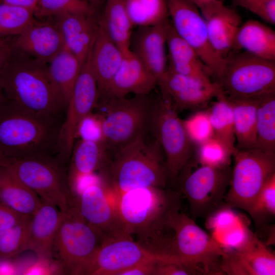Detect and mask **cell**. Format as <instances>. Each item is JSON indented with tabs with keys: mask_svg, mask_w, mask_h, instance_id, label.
I'll return each instance as SVG.
<instances>
[{
	"mask_svg": "<svg viewBox=\"0 0 275 275\" xmlns=\"http://www.w3.org/2000/svg\"><path fill=\"white\" fill-rule=\"evenodd\" d=\"M76 139L105 144L103 118L99 113L92 112L80 120L75 131Z\"/></svg>",
	"mask_w": 275,
	"mask_h": 275,
	"instance_id": "obj_44",
	"label": "cell"
},
{
	"mask_svg": "<svg viewBox=\"0 0 275 275\" xmlns=\"http://www.w3.org/2000/svg\"><path fill=\"white\" fill-rule=\"evenodd\" d=\"M96 10L95 6L86 0H38L34 15L43 17L73 13L92 14Z\"/></svg>",
	"mask_w": 275,
	"mask_h": 275,
	"instance_id": "obj_40",
	"label": "cell"
},
{
	"mask_svg": "<svg viewBox=\"0 0 275 275\" xmlns=\"http://www.w3.org/2000/svg\"><path fill=\"white\" fill-rule=\"evenodd\" d=\"M231 175L230 167L219 169L200 165L193 171L183 169L176 181L187 200L193 219L206 218L225 203Z\"/></svg>",
	"mask_w": 275,
	"mask_h": 275,
	"instance_id": "obj_12",
	"label": "cell"
},
{
	"mask_svg": "<svg viewBox=\"0 0 275 275\" xmlns=\"http://www.w3.org/2000/svg\"><path fill=\"white\" fill-rule=\"evenodd\" d=\"M153 103L147 95L98 98L96 107L102 116L104 142L108 150L115 152L144 137Z\"/></svg>",
	"mask_w": 275,
	"mask_h": 275,
	"instance_id": "obj_7",
	"label": "cell"
},
{
	"mask_svg": "<svg viewBox=\"0 0 275 275\" xmlns=\"http://www.w3.org/2000/svg\"><path fill=\"white\" fill-rule=\"evenodd\" d=\"M39 197L6 166L0 169V203L23 215L31 217L41 204Z\"/></svg>",
	"mask_w": 275,
	"mask_h": 275,
	"instance_id": "obj_28",
	"label": "cell"
},
{
	"mask_svg": "<svg viewBox=\"0 0 275 275\" xmlns=\"http://www.w3.org/2000/svg\"><path fill=\"white\" fill-rule=\"evenodd\" d=\"M133 26L157 25L169 19L166 0H124Z\"/></svg>",
	"mask_w": 275,
	"mask_h": 275,
	"instance_id": "obj_34",
	"label": "cell"
},
{
	"mask_svg": "<svg viewBox=\"0 0 275 275\" xmlns=\"http://www.w3.org/2000/svg\"><path fill=\"white\" fill-rule=\"evenodd\" d=\"M5 98H6V97L5 96L3 91L0 86V105L2 103V102L4 101Z\"/></svg>",
	"mask_w": 275,
	"mask_h": 275,
	"instance_id": "obj_55",
	"label": "cell"
},
{
	"mask_svg": "<svg viewBox=\"0 0 275 275\" xmlns=\"http://www.w3.org/2000/svg\"><path fill=\"white\" fill-rule=\"evenodd\" d=\"M48 63L49 77L66 109L82 65L65 46Z\"/></svg>",
	"mask_w": 275,
	"mask_h": 275,
	"instance_id": "obj_30",
	"label": "cell"
},
{
	"mask_svg": "<svg viewBox=\"0 0 275 275\" xmlns=\"http://www.w3.org/2000/svg\"><path fill=\"white\" fill-rule=\"evenodd\" d=\"M61 125L5 98L0 105V155L5 159L51 157Z\"/></svg>",
	"mask_w": 275,
	"mask_h": 275,
	"instance_id": "obj_2",
	"label": "cell"
},
{
	"mask_svg": "<svg viewBox=\"0 0 275 275\" xmlns=\"http://www.w3.org/2000/svg\"><path fill=\"white\" fill-rule=\"evenodd\" d=\"M52 257H38V260L31 266L24 269L23 274H64L60 264Z\"/></svg>",
	"mask_w": 275,
	"mask_h": 275,
	"instance_id": "obj_46",
	"label": "cell"
},
{
	"mask_svg": "<svg viewBox=\"0 0 275 275\" xmlns=\"http://www.w3.org/2000/svg\"><path fill=\"white\" fill-rule=\"evenodd\" d=\"M161 96L168 98L175 109H193L205 106L222 93L214 81L183 75L168 69Z\"/></svg>",
	"mask_w": 275,
	"mask_h": 275,
	"instance_id": "obj_18",
	"label": "cell"
},
{
	"mask_svg": "<svg viewBox=\"0 0 275 275\" xmlns=\"http://www.w3.org/2000/svg\"><path fill=\"white\" fill-rule=\"evenodd\" d=\"M240 49L275 62V32L257 20H247L241 24L235 39L233 50Z\"/></svg>",
	"mask_w": 275,
	"mask_h": 275,
	"instance_id": "obj_29",
	"label": "cell"
},
{
	"mask_svg": "<svg viewBox=\"0 0 275 275\" xmlns=\"http://www.w3.org/2000/svg\"><path fill=\"white\" fill-rule=\"evenodd\" d=\"M105 237L82 217L74 205L64 215L53 240L51 256L64 274L84 275Z\"/></svg>",
	"mask_w": 275,
	"mask_h": 275,
	"instance_id": "obj_6",
	"label": "cell"
},
{
	"mask_svg": "<svg viewBox=\"0 0 275 275\" xmlns=\"http://www.w3.org/2000/svg\"><path fill=\"white\" fill-rule=\"evenodd\" d=\"M180 196L179 191L166 187L140 188L114 196L115 205L127 234L149 252L164 258L172 215L181 208Z\"/></svg>",
	"mask_w": 275,
	"mask_h": 275,
	"instance_id": "obj_1",
	"label": "cell"
},
{
	"mask_svg": "<svg viewBox=\"0 0 275 275\" xmlns=\"http://www.w3.org/2000/svg\"><path fill=\"white\" fill-rule=\"evenodd\" d=\"M5 165V158L0 155V169Z\"/></svg>",
	"mask_w": 275,
	"mask_h": 275,
	"instance_id": "obj_56",
	"label": "cell"
},
{
	"mask_svg": "<svg viewBox=\"0 0 275 275\" xmlns=\"http://www.w3.org/2000/svg\"><path fill=\"white\" fill-rule=\"evenodd\" d=\"M92 14H66L57 16L65 47L82 65L92 48L97 31L98 19Z\"/></svg>",
	"mask_w": 275,
	"mask_h": 275,
	"instance_id": "obj_23",
	"label": "cell"
},
{
	"mask_svg": "<svg viewBox=\"0 0 275 275\" xmlns=\"http://www.w3.org/2000/svg\"><path fill=\"white\" fill-rule=\"evenodd\" d=\"M187 136L197 147L214 135L207 111H198L182 120Z\"/></svg>",
	"mask_w": 275,
	"mask_h": 275,
	"instance_id": "obj_41",
	"label": "cell"
},
{
	"mask_svg": "<svg viewBox=\"0 0 275 275\" xmlns=\"http://www.w3.org/2000/svg\"><path fill=\"white\" fill-rule=\"evenodd\" d=\"M169 19L163 23L138 27L132 32L130 50L155 77L160 90L168 70L166 34Z\"/></svg>",
	"mask_w": 275,
	"mask_h": 275,
	"instance_id": "obj_17",
	"label": "cell"
},
{
	"mask_svg": "<svg viewBox=\"0 0 275 275\" xmlns=\"http://www.w3.org/2000/svg\"><path fill=\"white\" fill-rule=\"evenodd\" d=\"M67 170L70 188L80 178L106 170L111 158L103 143L78 140L73 145Z\"/></svg>",
	"mask_w": 275,
	"mask_h": 275,
	"instance_id": "obj_27",
	"label": "cell"
},
{
	"mask_svg": "<svg viewBox=\"0 0 275 275\" xmlns=\"http://www.w3.org/2000/svg\"><path fill=\"white\" fill-rule=\"evenodd\" d=\"M124 55L108 35L100 17L90 52L91 66L97 83L99 96L105 91L119 68Z\"/></svg>",
	"mask_w": 275,
	"mask_h": 275,
	"instance_id": "obj_24",
	"label": "cell"
},
{
	"mask_svg": "<svg viewBox=\"0 0 275 275\" xmlns=\"http://www.w3.org/2000/svg\"><path fill=\"white\" fill-rule=\"evenodd\" d=\"M205 225L211 236L221 233L237 225L244 219L234 208L224 203L206 217Z\"/></svg>",
	"mask_w": 275,
	"mask_h": 275,
	"instance_id": "obj_43",
	"label": "cell"
},
{
	"mask_svg": "<svg viewBox=\"0 0 275 275\" xmlns=\"http://www.w3.org/2000/svg\"><path fill=\"white\" fill-rule=\"evenodd\" d=\"M195 6H196L199 9L206 6L212 3H213L218 1L224 0H187Z\"/></svg>",
	"mask_w": 275,
	"mask_h": 275,
	"instance_id": "obj_53",
	"label": "cell"
},
{
	"mask_svg": "<svg viewBox=\"0 0 275 275\" xmlns=\"http://www.w3.org/2000/svg\"><path fill=\"white\" fill-rule=\"evenodd\" d=\"M156 86L155 77L130 50L124 54L119 68L99 98L125 97L129 94L148 95Z\"/></svg>",
	"mask_w": 275,
	"mask_h": 275,
	"instance_id": "obj_21",
	"label": "cell"
},
{
	"mask_svg": "<svg viewBox=\"0 0 275 275\" xmlns=\"http://www.w3.org/2000/svg\"><path fill=\"white\" fill-rule=\"evenodd\" d=\"M11 259L0 258V274H20V269Z\"/></svg>",
	"mask_w": 275,
	"mask_h": 275,
	"instance_id": "obj_50",
	"label": "cell"
},
{
	"mask_svg": "<svg viewBox=\"0 0 275 275\" xmlns=\"http://www.w3.org/2000/svg\"><path fill=\"white\" fill-rule=\"evenodd\" d=\"M255 235L244 219L227 231L212 238L224 252L239 250L244 246Z\"/></svg>",
	"mask_w": 275,
	"mask_h": 275,
	"instance_id": "obj_42",
	"label": "cell"
},
{
	"mask_svg": "<svg viewBox=\"0 0 275 275\" xmlns=\"http://www.w3.org/2000/svg\"><path fill=\"white\" fill-rule=\"evenodd\" d=\"M236 151L214 135L197 146L196 162L200 165L212 168H227L230 167L232 156Z\"/></svg>",
	"mask_w": 275,
	"mask_h": 275,
	"instance_id": "obj_36",
	"label": "cell"
},
{
	"mask_svg": "<svg viewBox=\"0 0 275 275\" xmlns=\"http://www.w3.org/2000/svg\"><path fill=\"white\" fill-rule=\"evenodd\" d=\"M5 3L31 9L35 11L38 0H0Z\"/></svg>",
	"mask_w": 275,
	"mask_h": 275,
	"instance_id": "obj_52",
	"label": "cell"
},
{
	"mask_svg": "<svg viewBox=\"0 0 275 275\" xmlns=\"http://www.w3.org/2000/svg\"><path fill=\"white\" fill-rule=\"evenodd\" d=\"M63 215L57 206L42 201L30 219L28 250L34 252L38 257H51L52 243Z\"/></svg>",
	"mask_w": 275,
	"mask_h": 275,
	"instance_id": "obj_25",
	"label": "cell"
},
{
	"mask_svg": "<svg viewBox=\"0 0 275 275\" xmlns=\"http://www.w3.org/2000/svg\"><path fill=\"white\" fill-rule=\"evenodd\" d=\"M166 43L168 69L183 75L213 81L209 69L191 47L177 34L170 20L167 29Z\"/></svg>",
	"mask_w": 275,
	"mask_h": 275,
	"instance_id": "obj_26",
	"label": "cell"
},
{
	"mask_svg": "<svg viewBox=\"0 0 275 275\" xmlns=\"http://www.w3.org/2000/svg\"><path fill=\"white\" fill-rule=\"evenodd\" d=\"M160 261L167 260L155 259L144 261L123 270L119 275H155L157 264Z\"/></svg>",
	"mask_w": 275,
	"mask_h": 275,
	"instance_id": "obj_49",
	"label": "cell"
},
{
	"mask_svg": "<svg viewBox=\"0 0 275 275\" xmlns=\"http://www.w3.org/2000/svg\"><path fill=\"white\" fill-rule=\"evenodd\" d=\"M5 96L34 114L56 117L64 108L46 64L34 59H12L0 73Z\"/></svg>",
	"mask_w": 275,
	"mask_h": 275,
	"instance_id": "obj_4",
	"label": "cell"
},
{
	"mask_svg": "<svg viewBox=\"0 0 275 275\" xmlns=\"http://www.w3.org/2000/svg\"><path fill=\"white\" fill-rule=\"evenodd\" d=\"M171 23L177 34L198 54L214 81L220 75L224 60L209 42L205 20L199 9L187 0H166Z\"/></svg>",
	"mask_w": 275,
	"mask_h": 275,
	"instance_id": "obj_15",
	"label": "cell"
},
{
	"mask_svg": "<svg viewBox=\"0 0 275 275\" xmlns=\"http://www.w3.org/2000/svg\"><path fill=\"white\" fill-rule=\"evenodd\" d=\"M227 205L246 211L268 179L275 173V154L255 149L239 150L233 154Z\"/></svg>",
	"mask_w": 275,
	"mask_h": 275,
	"instance_id": "obj_11",
	"label": "cell"
},
{
	"mask_svg": "<svg viewBox=\"0 0 275 275\" xmlns=\"http://www.w3.org/2000/svg\"><path fill=\"white\" fill-rule=\"evenodd\" d=\"M256 129L253 149L275 154V92L259 98Z\"/></svg>",
	"mask_w": 275,
	"mask_h": 275,
	"instance_id": "obj_33",
	"label": "cell"
},
{
	"mask_svg": "<svg viewBox=\"0 0 275 275\" xmlns=\"http://www.w3.org/2000/svg\"><path fill=\"white\" fill-rule=\"evenodd\" d=\"M199 10L205 20L211 46L219 57L225 59L233 50L235 37L242 24L240 15L222 1L212 3Z\"/></svg>",
	"mask_w": 275,
	"mask_h": 275,
	"instance_id": "obj_20",
	"label": "cell"
},
{
	"mask_svg": "<svg viewBox=\"0 0 275 275\" xmlns=\"http://www.w3.org/2000/svg\"><path fill=\"white\" fill-rule=\"evenodd\" d=\"M14 47L33 59L48 63L64 47L58 25L35 20L17 36Z\"/></svg>",
	"mask_w": 275,
	"mask_h": 275,
	"instance_id": "obj_22",
	"label": "cell"
},
{
	"mask_svg": "<svg viewBox=\"0 0 275 275\" xmlns=\"http://www.w3.org/2000/svg\"><path fill=\"white\" fill-rule=\"evenodd\" d=\"M30 217L20 214L0 203V231Z\"/></svg>",
	"mask_w": 275,
	"mask_h": 275,
	"instance_id": "obj_48",
	"label": "cell"
},
{
	"mask_svg": "<svg viewBox=\"0 0 275 275\" xmlns=\"http://www.w3.org/2000/svg\"><path fill=\"white\" fill-rule=\"evenodd\" d=\"M161 259L149 252L128 234L104 238L87 267L84 275H119L143 262Z\"/></svg>",
	"mask_w": 275,
	"mask_h": 275,
	"instance_id": "obj_16",
	"label": "cell"
},
{
	"mask_svg": "<svg viewBox=\"0 0 275 275\" xmlns=\"http://www.w3.org/2000/svg\"><path fill=\"white\" fill-rule=\"evenodd\" d=\"M259 98L228 99L233 108L234 130L239 150L253 149L257 139V113Z\"/></svg>",
	"mask_w": 275,
	"mask_h": 275,
	"instance_id": "obj_31",
	"label": "cell"
},
{
	"mask_svg": "<svg viewBox=\"0 0 275 275\" xmlns=\"http://www.w3.org/2000/svg\"><path fill=\"white\" fill-rule=\"evenodd\" d=\"M252 0H233V4L234 6H243L248 2Z\"/></svg>",
	"mask_w": 275,
	"mask_h": 275,
	"instance_id": "obj_54",
	"label": "cell"
},
{
	"mask_svg": "<svg viewBox=\"0 0 275 275\" xmlns=\"http://www.w3.org/2000/svg\"><path fill=\"white\" fill-rule=\"evenodd\" d=\"M32 9L0 1V37L19 35L35 19Z\"/></svg>",
	"mask_w": 275,
	"mask_h": 275,
	"instance_id": "obj_37",
	"label": "cell"
},
{
	"mask_svg": "<svg viewBox=\"0 0 275 275\" xmlns=\"http://www.w3.org/2000/svg\"><path fill=\"white\" fill-rule=\"evenodd\" d=\"M5 165L42 201L57 206L63 212L74 206L67 170L51 157L6 159Z\"/></svg>",
	"mask_w": 275,
	"mask_h": 275,
	"instance_id": "obj_9",
	"label": "cell"
},
{
	"mask_svg": "<svg viewBox=\"0 0 275 275\" xmlns=\"http://www.w3.org/2000/svg\"><path fill=\"white\" fill-rule=\"evenodd\" d=\"M207 111L214 135L236 150L233 112L230 100L222 92Z\"/></svg>",
	"mask_w": 275,
	"mask_h": 275,
	"instance_id": "obj_35",
	"label": "cell"
},
{
	"mask_svg": "<svg viewBox=\"0 0 275 275\" xmlns=\"http://www.w3.org/2000/svg\"><path fill=\"white\" fill-rule=\"evenodd\" d=\"M224 251L191 217L180 209L173 214L164 256L196 270L199 275L223 274Z\"/></svg>",
	"mask_w": 275,
	"mask_h": 275,
	"instance_id": "obj_5",
	"label": "cell"
},
{
	"mask_svg": "<svg viewBox=\"0 0 275 275\" xmlns=\"http://www.w3.org/2000/svg\"><path fill=\"white\" fill-rule=\"evenodd\" d=\"M90 52L74 84L66 109V116L60 128L56 152L58 159L63 164L70 158L77 125L93 112L99 98L97 83L91 66Z\"/></svg>",
	"mask_w": 275,
	"mask_h": 275,
	"instance_id": "obj_14",
	"label": "cell"
},
{
	"mask_svg": "<svg viewBox=\"0 0 275 275\" xmlns=\"http://www.w3.org/2000/svg\"><path fill=\"white\" fill-rule=\"evenodd\" d=\"M214 82L229 99L259 98L275 92V62L233 50Z\"/></svg>",
	"mask_w": 275,
	"mask_h": 275,
	"instance_id": "obj_8",
	"label": "cell"
},
{
	"mask_svg": "<svg viewBox=\"0 0 275 275\" xmlns=\"http://www.w3.org/2000/svg\"><path fill=\"white\" fill-rule=\"evenodd\" d=\"M103 173L109 190L116 196L144 187H166L168 173L163 153L154 140L140 138L114 152Z\"/></svg>",
	"mask_w": 275,
	"mask_h": 275,
	"instance_id": "obj_3",
	"label": "cell"
},
{
	"mask_svg": "<svg viewBox=\"0 0 275 275\" xmlns=\"http://www.w3.org/2000/svg\"><path fill=\"white\" fill-rule=\"evenodd\" d=\"M194 269L171 261H160L157 264L155 275H197Z\"/></svg>",
	"mask_w": 275,
	"mask_h": 275,
	"instance_id": "obj_47",
	"label": "cell"
},
{
	"mask_svg": "<svg viewBox=\"0 0 275 275\" xmlns=\"http://www.w3.org/2000/svg\"><path fill=\"white\" fill-rule=\"evenodd\" d=\"M225 252L220 264L223 274H275L274 253L256 234L239 250Z\"/></svg>",
	"mask_w": 275,
	"mask_h": 275,
	"instance_id": "obj_19",
	"label": "cell"
},
{
	"mask_svg": "<svg viewBox=\"0 0 275 275\" xmlns=\"http://www.w3.org/2000/svg\"><path fill=\"white\" fill-rule=\"evenodd\" d=\"M108 186L100 173L83 179L74 194V205L90 225L105 237L127 234L115 204L110 203Z\"/></svg>",
	"mask_w": 275,
	"mask_h": 275,
	"instance_id": "obj_13",
	"label": "cell"
},
{
	"mask_svg": "<svg viewBox=\"0 0 275 275\" xmlns=\"http://www.w3.org/2000/svg\"><path fill=\"white\" fill-rule=\"evenodd\" d=\"M87 1L89 2V1H92V2H93V3H97L99 2H101V1L102 0H86Z\"/></svg>",
	"mask_w": 275,
	"mask_h": 275,
	"instance_id": "obj_57",
	"label": "cell"
},
{
	"mask_svg": "<svg viewBox=\"0 0 275 275\" xmlns=\"http://www.w3.org/2000/svg\"><path fill=\"white\" fill-rule=\"evenodd\" d=\"M12 53V48L0 38V73Z\"/></svg>",
	"mask_w": 275,
	"mask_h": 275,
	"instance_id": "obj_51",
	"label": "cell"
},
{
	"mask_svg": "<svg viewBox=\"0 0 275 275\" xmlns=\"http://www.w3.org/2000/svg\"><path fill=\"white\" fill-rule=\"evenodd\" d=\"M31 217L0 231V258L10 259L28 250Z\"/></svg>",
	"mask_w": 275,
	"mask_h": 275,
	"instance_id": "obj_39",
	"label": "cell"
},
{
	"mask_svg": "<svg viewBox=\"0 0 275 275\" xmlns=\"http://www.w3.org/2000/svg\"><path fill=\"white\" fill-rule=\"evenodd\" d=\"M243 8L267 22L275 24V0H252Z\"/></svg>",
	"mask_w": 275,
	"mask_h": 275,
	"instance_id": "obj_45",
	"label": "cell"
},
{
	"mask_svg": "<svg viewBox=\"0 0 275 275\" xmlns=\"http://www.w3.org/2000/svg\"><path fill=\"white\" fill-rule=\"evenodd\" d=\"M149 126L163 153L168 181L175 182L190 160L194 146L168 98L161 97L154 101Z\"/></svg>",
	"mask_w": 275,
	"mask_h": 275,
	"instance_id": "obj_10",
	"label": "cell"
},
{
	"mask_svg": "<svg viewBox=\"0 0 275 275\" xmlns=\"http://www.w3.org/2000/svg\"><path fill=\"white\" fill-rule=\"evenodd\" d=\"M100 17L108 35L122 52H129L133 25L124 0H105Z\"/></svg>",
	"mask_w": 275,
	"mask_h": 275,
	"instance_id": "obj_32",
	"label": "cell"
},
{
	"mask_svg": "<svg viewBox=\"0 0 275 275\" xmlns=\"http://www.w3.org/2000/svg\"><path fill=\"white\" fill-rule=\"evenodd\" d=\"M258 226L275 216V173L266 181L246 211Z\"/></svg>",
	"mask_w": 275,
	"mask_h": 275,
	"instance_id": "obj_38",
	"label": "cell"
}]
</instances>
